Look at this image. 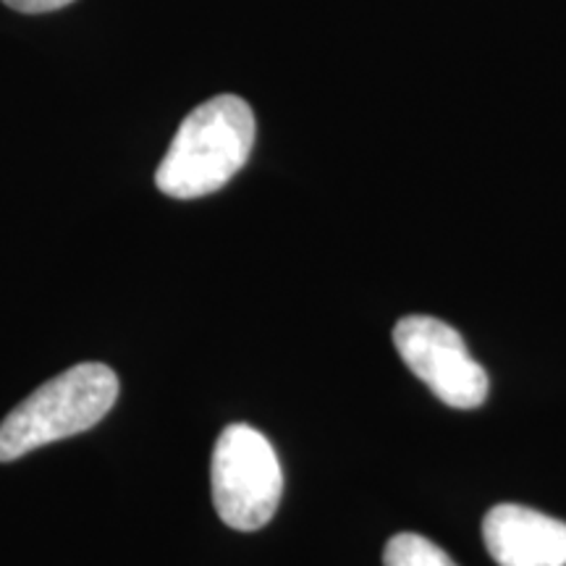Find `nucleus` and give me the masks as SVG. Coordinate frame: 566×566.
I'll return each mask as SVG.
<instances>
[{
    "label": "nucleus",
    "mask_w": 566,
    "mask_h": 566,
    "mask_svg": "<svg viewBox=\"0 0 566 566\" xmlns=\"http://www.w3.org/2000/svg\"><path fill=\"white\" fill-rule=\"evenodd\" d=\"M210 485L223 525L254 533L279 512L283 495L279 454L258 428L233 422L218 436L212 449Z\"/></svg>",
    "instance_id": "3"
},
{
    "label": "nucleus",
    "mask_w": 566,
    "mask_h": 566,
    "mask_svg": "<svg viewBox=\"0 0 566 566\" xmlns=\"http://www.w3.org/2000/svg\"><path fill=\"white\" fill-rule=\"evenodd\" d=\"M394 346L409 370L446 407L478 409L485 405L491 380L454 325L430 315H407L396 323Z\"/></svg>",
    "instance_id": "4"
},
{
    "label": "nucleus",
    "mask_w": 566,
    "mask_h": 566,
    "mask_svg": "<svg viewBox=\"0 0 566 566\" xmlns=\"http://www.w3.org/2000/svg\"><path fill=\"white\" fill-rule=\"evenodd\" d=\"M384 566H457L441 546L417 533H399L386 543Z\"/></svg>",
    "instance_id": "6"
},
{
    "label": "nucleus",
    "mask_w": 566,
    "mask_h": 566,
    "mask_svg": "<svg viewBox=\"0 0 566 566\" xmlns=\"http://www.w3.org/2000/svg\"><path fill=\"white\" fill-rule=\"evenodd\" d=\"M3 3L19 13H51L66 9L74 0H3Z\"/></svg>",
    "instance_id": "7"
},
{
    "label": "nucleus",
    "mask_w": 566,
    "mask_h": 566,
    "mask_svg": "<svg viewBox=\"0 0 566 566\" xmlns=\"http://www.w3.org/2000/svg\"><path fill=\"white\" fill-rule=\"evenodd\" d=\"M254 147V113L237 95H218L184 118L155 171L174 200H197L223 189L244 168Z\"/></svg>",
    "instance_id": "1"
},
{
    "label": "nucleus",
    "mask_w": 566,
    "mask_h": 566,
    "mask_svg": "<svg viewBox=\"0 0 566 566\" xmlns=\"http://www.w3.org/2000/svg\"><path fill=\"white\" fill-rule=\"evenodd\" d=\"M118 399V375L103 363H82L42 384L0 422V462L95 428Z\"/></svg>",
    "instance_id": "2"
},
{
    "label": "nucleus",
    "mask_w": 566,
    "mask_h": 566,
    "mask_svg": "<svg viewBox=\"0 0 566 566\" xmlns=\"http://www.w3.org/2000/svg\"><path fill=\"white\" fill-rule=\"evenodd\" d=\"M483 541L499 566H566V522L522 504L485 514Z\"/></svg>",
    "instance_id": "5"
}]
</instances>
